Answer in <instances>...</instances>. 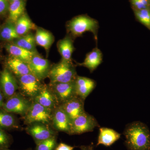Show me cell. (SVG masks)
I'll use <instances>...</instances> for the list:
<instances>
[{
  "label": "cell",
  "mask_w": 150,
  "mask_h": 150,
  "mask_svg": "<svg viewBox=\"0 0 150 150\" xmlns=\"http://www.w3.org/2000/svg\"><path fill=\"white\" fill-rule=\"evenodd\" d=\"M125 144L129 150H150V132L145 123L134 121L126 126L123 132Z\"/></svg>",
  "instance_id": "1"
},
{
  "label": "cell",
  "mask_w": 150,
  "mask_h": 150,
  "mask_svg": "<svg viewBox=\"0 0 150 150\" xmlns=\"http://www.w3.org/2000/svg\"><path fill=\"white\" fill-rule=\"evenodd\" d=\"M99 23L96 20L86 15L75 17L67 23V28L72 38L81 36L86 32H91L97 41Z\"/></svg>",
  "instance_id": "2"
},
{
  "label": "cell",
  "mask_w": 150,
  "mask_h": 150,
  "mask_svg": "<svg viewBox=\"0 0 150 150\" xmlns=\"http://www.w3.org/2000/svg\"><path fill=\"white\" fill-rule=\"evenodd\" d=\"M77 76L76 66L72 61L62 59L51 66L48 78L50 82L68 83L75 81Z\"/></svg>",
  "instance_id": "3"
},
{
  "label": "cell",
  "mask_w": 150,
  "mask_h": 150,
  "mask_svg": "<svg viewBox=\"0 0 150 150\" xmlns=\"http://www.w3.org/2000/svg\"><path fill=\"white\" fill-rule=\"evenodd\" d=\"M16 77L19 92L31 100L38 94L43 84L32 74Z\"/></svg>",
  "instance_id": "4"
},
{
  "label": "cell",
  "mask_w": 150,
  "mask_h": 150,
  "mask_svg": "<svg viewBox=\"0 0 150 150\" xmlns=\"http://www.w3.org/2000/svg\"><path fill=\"white\" fill-rule=\"evenodd\" d=\"M53 111L33 100L29 110L24 116L23 120L25 125L35 122L49 124L51 126Z\"/></svg>",
  "instance_id": "5"
},
{
  "label": "cell",
  "mask_w": 150,
  "mask_h": 150,
  "mask_svg": "<svg viewBox=\"0 0 150 150\" xmlns=\"http://www.w3.org/2000/svg\"><path fill=\"white\" fill-rule=\"evenodd\" d=\"M33 100L24 96L19 92L6 100L3 108L12 113L21 115L26 114L32 104Z\"/></svg>",
  "instance_id": "6"
},
{
  "label": "cell",
  "mask_w": 150,
  "mask_h": 150,
  "mask_svg": "<svg viewBox=\"0 0 150 150\" xmlns=\"http://www.w3.org/2000/svg\"><path fill=\"white\" fill-rule=\"evenodd\" d=\"M100 125L96 118L85 111L71 121V135L92 132Z\"/></svg>",
  "instance_id": "7"
},
{
  "label": "cell",
  "mask_w": 150,
  "mask_h": 150,
  "mask_svg": "<svg viewBox=\"0 0 150 150\" xmlns=\"http://www.w3.org/2000/svg\"><path fill=\"white\" fill-rule=\"evenodd\" d=\"M25 131L34 140L35 144L56 137L58 132L49 124L35 122L27 125Z\"/></svg>",
  "instance_id": "8"
},
{
  "label": "cell",
  "mask_w": 150,
  "mask_h": 150,
  "mask_svg": "<svg viewBox=\"0 0 150 150\" xmlns=\"http://www.w3.org/2000/svg\"><path fill=\"white\" fill-rule=\"evenodd\" d=\"M0 88L6 100L13 96L18 90L16 77L6 67L0 73Z\"/></svg>",
  "instance_id": "9"
},
{
  "label": "cell",
  "mask_w": 150,
  "mask_h": 150,
  "mask_svg": "<svg viewBox=\"0 0 150 150\" xmlns=\"http://www.w3.org/2000/svg\"><path fill=\"white\" fill-rule=\"evenodd\" d=\"M28 64L31 74L41 81L48 77L52 66L48 59L38 54L33 55Z\"/></svg>",
  "instance_id": "10"
},
{
  "label": "cell",
  "mask_w": 150,
  "mask_h": 150,
  "mask_svg": "<svg viewBox=\"0 0 150 150\" xmlns=\"http://www.w3.org/2000/svg\"><path fill=\"white\" fill-rule=\"evenodd\" d=\"M50 88L59 105L76 96L75 81L68 83L50 82Z\"/></svg>",
  "instance_id": "11"
},
{
  "label": "cell",
  "mask_w": 150,
  "mask_h": 150,
  "mask_svg": "<svg viewBox=\"0 0 150 150\" xmlns=\"http://www.w3.org/2000/svg\"><path fill=\"white\" fill-rule=\"evenodd\" d=\"M71 119L60 105L53 110L51 126L54 130L71 135Z\"/></svg>",
  "instance_id": "12"
},
{
  "label": "cell",
  "mask_w": 150,
  "mask_h": 150,
  "mask_svg": "<svg viewBox=\"0 0 150 150\" xmlns=\"http://www.w3.org/2000/svg\"><path fill=\"white\" fill-rule=\"evenodd\" d=\"M33 100L53 111L60 105L48 84H45Z\"/></svg>",
  "instance_id": "13"
},
{
  "label": "cell",
  "mask_w": 150,
  "mask_h": 150,
  "mask_svg": "<svg viewBox=\"0 0 150 150\" xmlns=\"http://www.w3.org/2000/svg\"><path fill=\"white\" fill-rule=\"evenodd\" d=\"M84 101L81 98L76 96L63 103L60 106L72 121L84 112Z\"/></svg>",
  "instance_id": "14"
},
{
  "label": "cell",
  "mask_w": 150,
  "mask_h": 150,
  "mask_svg": "<svg viewBox=\"0 0 150 150\" xmlns=\"http://www.w3.org/2000/svg\"><path fill=\"white\" fill-rule=\"evenodd\" d=\"M96 86V82L94 80L78 76L75 81L76 94L85 100Z\"/></svg>",
  "instance_id": "15"
},
{
  "label": "cell",
  "mask_w": 150,
  "mask_h": 150,
  "mask_svg": "<svg viewBox=\"0 0 150 150\" xmlns=\"http://www.w3.org/2000/svg\"><path fill=\"white\" fill-rule=\"evenodd\" d=\"M6 67L16 76L31 74L28 64L20 59L11 56L6 61Z\"/></svg>",
  "instance_id": "16"
},
{
  "label": "cell",
  "mask_w": 150,
  "mask_h": 150,
  "mask_svg": "<svg viewBox=\"0 0 150 150\" xmlns=\"http://www.w3.org/2000/svg\"><path fill=\"white\" fill-rule=\"evenodd\" d=\"M102 60V53L96 47L86 54L85 59L83 63H77V65L87 68L91 73H92L101 64Z\"/></svg>",
  "instance_id": "17"
},
{
  "label": "cell",
  "mask_w": 150,
  "mask_h": 150,
  "mask_svg": "<svg viewBox=\"0 0 150 150\" xmlns=\"http://www.w3.org/2000/svg\"><path fill=\"white\" fill-rule=\"evenodd\" d=\"M121 134L113 129L109 128H100L97 146L103 145L110 146L121 138Z\"/></svg>",
  "instance_id": "18"
},
{
  "label": "cell",
  "mask_w": 150,
  "mask_h": 150,
  "mask_svg": "<svg viewBox=\"0 0 150 150\" xmlns=\"http://www.w3.org/2000/svg\"><path fill=\"white\" fill-rule=\"evenodd\" d=\"M35 35V43L43 47L48 53L54 41V37L50 31L40 27H37Z\"/></svg>",
  "instance_id": "19"
},
{
  "label": "cell",
  "mask_w": 150,
  "mask_h": 150,
  "mask_svg": "<svg viewBox=\"0 0 150 150\" xmlns=\"http://www.w3.org/2000/svg\"><path fill=\"white\" fill-rule=\"evenodd\" d=\"M57 46L62 59L67 61H72V55L75 50L72 38L70 35H67L58 41Z\"/></svg>",
  "instance_id": "20"
},
{
  "label": "cell",
  "mask_w": 150,
  "mask_h": 150,
  "mask_svg": "<svg viewBox=\"0 0 150 150\" xmlns=\"http://www.w3.org/2000/svg\"><path fill=\"white\" fill-rule=\"evenodd\" d=\"M5 48L11 56L20 59L28 64L29 63L33 55L36 54V53L30 52L21 48L12 43L6 44Z\"/></svg>",
  "instance_id": "21"
},
{
  "label": "cell",
  "mask_w": 150,
  "mask_h": 150,
  "mask_svg": "<svg viewBox=\"0 0 150 150\" xmlns=\"http://www.w3.org/2000/svg\"><path fill=\"white\" fill-rule=\"evenodd\" d=\"M15 24L16 32L19 36L28 34L30 30H36L37 28L25 13L18 19Z\"/></svg>",
  "instance_id": "22"
},
{
  "label": "cell",
  "mask_w": 150,
  "mask_h": 150,
  "mask_svg": "<svg viewBox=\"0 0 150 150\" xmlns=\"http://www.w3.org/2000/svg\"><path fill=\"white\" fill-rule=\"evenodd\" d=\"M11 43L27 51L36 54L38 53L36 48L35 35L31 33L20 36Z\"/></svg>",
  "instance_id": "23"
},
{
  "label": "cell",
  "mask_w": 150,
  "mask_h": 150,
  "mask_svg": "<svg viewBox=\"0 0 150 150\" xmlns=\"http://www.w3.org/2000/svg\"><path fill=\"white\" fill-rule=\"evenodd\" d=\"M18 122L13 113L0 108V128L3 129H18Z\"/></svg>",
  "instance_id": "24"
},
{
  "label": "cell",
  "mask_w": 150,
  "mask_h": 150,
  "mask_svg": "<svg viewBox=\"0 0 150 150\" xmlns=\"http://www.w3.org/2000/svg\"><path fill=\"white\" fill-rule=\"evenodd\" d=\"M25 0H17L10 3L8 20L15 23L18 19L25 13Z\"/></svg>",
  "instance_id": "25"
},
{
  "label": "cell",
  "mask_w": 150,
  "mask_h": 150,
  "mask_svg": "<svg viewBox=\"0 0 150 150\" xmlns=\"http://www.w3.org/2000/svg\"><path fill=\"white\" fill-rule=\"evenodd\" d=\"M19 37L16 29L15 24L8 20L0 28V40L11 43Z\"/></svg>",
  "instance_id": "26"
},
{
  "label": "cell",
  "mask_w": 150,
  "mask_h": 150,
  "mask_svg": "<svg viewBox=\"0 0 150 150\" xmlns=\"http://www.w3.org/2000/svg\"><path fill=\"white\" fill-rule=\"evenodd\" d=\"M134 13L137 20L142 24L150 29V9L134 10Z\"/></svg>",
  "instance_id": "27"
},
{
  "label": "cell",
  "mask_w": 150,
  "mask_h": 150,
  "mask_svg": "<svg viewBox=\"0 0 150 150\" xmlns=\"http://www.w3.org/2000/svg\"><path fill=\"white\" fill-rule=\"evenodd\" d=\"M57 145L56 136L38 143L34 150H55Z\"/></svg>",
  "instance_id": "28"
},
{
  "label": "cell",
  "mask_w": 150,
  "mask_h": 150,
  "mask_svg": "<svg viewBox=\"0 0 150 150\" xmlns=\"http://www.w3.org/2000/svg\"><path fill=\"white\" fill-rule=\"evenodd\" d=\"M12 141L10 136L0 128V150L8 149L11 144Z\"/></svg>",
  "instance_id": "29"
},
{
  "label": "cell",
  "mask_w": 150,
  "mask_h": 150,
  "mask_svg": "<svg viewBox=\"0 0 150 150\" xmlns=\"http://www.w3.org/2000/svg\"><path fill=\"white\" fill-rule=\"evenodd\" d=\"M9 5L8 0H0V16H3L8 13Z\"/></svg>",
  "instance_id": "30"
},
{
  "label": "cell",
  "mask_w": 150,
  "mask_h": 150,
  "mask_svg": "<svg viewBox=\"0 0 150 150\" xmlns=\"http://www.w3.org/2000/svg\"><path fill=\"white\" fill-rule=\"evenodd\" d=\"M132 6L134 7V10H140L144 9L149 8L143 4L139 0H130Z\"/></svg>",
  "instance_id": "31"
},
{
  "label": "cell",
  "mask_w": 150,
  "mask_h": 150,
  "mask_svg": "<svg viewBox=\"0 0 150 150\" xmlns=\"http://www.w3.org/2000/svg\"><path fill=\"white\" fill-rule=\"evenodd\" d=\"M74 146H69L64 143H61L57 145L55 150H74Z\"/></svg>",
  "instance_id": "32"
},
{
  "label": "cell",
  "mask_w": 150,
  "mask_h": 150,
  "mask_svg": "<svg viewBox=\"0 0 150 150\" xmlns=\"http://www.w3.org/2000/svg\"><path fill=\"white\" fill-rule=\"evenodd\" d=\"M79 148L81 150H94V146L93 144L87 146H81Z\"/></svg>",
  "instance_id": "33"
},
{
  "label": "cell",
  "mask_w": 150,
  "mask_h": 150,
  "mask_svg": "<svg viewBox=\"0 0 150 150\" xmlns=\"http://www.w3.org/2000/svg\"><path fill=\"white\" fill-rule=\"evenodd\" d=\"M4 96L0 88V108H2L4 103Z\"/></svg>",
  "instance_id": "34"
},
{
  "label": "cell",
  "mask_w": 150,
  "mask_h": 150,
  "mask_svg": "<svg viewBox=\"0 0 150 150\" xmlns=\"http://www.w3.org/2000/svg\"><path fill=\"white\" fill-rule=\"evenodd\" d=\"M139 1H140L144 5L147 7L149 8L150 4L149 0H139Z\"/></svg>",
  "instance_id": "35"
},
{
  "label": "cell",
  "mask_w": 150,
  "mask_h": 150,
  "mask_svg": "<svg viewBox=\"0 0 150 150\" xmlns=\"http://www.w3.org/2000/svg\"><path fill=\"white\" fill-rule=\"evenodd\" d=\"M17 1V0H8L9 3H10L13 2L15 1Z\"/></svg>",
  "instance_id": "36"
},
{
  "label": "cell",
  "mask_w": 150,
  "mask_h": 150,
  "mask_svg": "<svg viewBox=\"0 0 150 150\" xmlns=\"http://www.w3.org/2000/svg\"><path fill=\"white\" fill-rule=\"evenodd\" d=\"M11 150L8 149H2V150ZM32 150L31 149H25V150Z\"/></svg>",
  "instance_id": "37"
},
{
  "label": "cell",
  "mask_w": 150,
  "mask_h": 150,
  "mask_svg": "<svg viewBox=\"0 0 150 150\" xmlns=\"http://www.w3.org/2000/svg\"><path fill=\"white\" fill-rule=\"evenodd\" d=\"M1 49H0V56H1Z\"/></svg>",
  "instance_id": "38"
},
{
  "label": "cell",
  "mask_w": 150,
  "mask_h": 150,
  "mask_svg": "<svg viewBox=\"0 0 150 150\" xmlns=\"http://www.w3.org/2000/svg\"><path fill=\"white\" fill-rule=\"evenodd\" d=\"M149 1L150 4V0H149Z\"/></svg>",
  "instance_id": "39"
}]
</instances>
